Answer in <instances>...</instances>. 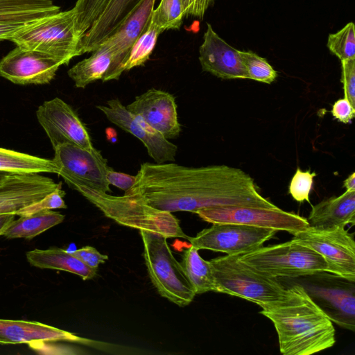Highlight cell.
Returning <instances> with one entry per match:
<instances>
[{"label":"cell","instance_id":"cell-1","mask_svg":"<svg viewBox=\"0 0 355 355\" xmlns=\"http://www.w3.org/2000/svg\"><path fill=\"white\" fill-rule=\"evenodd\" d=\"M124 194L171 213H196L225 206L278 208L259 193L249 174L227 165L187 167L145 162L140 165L135 184Z\"/></svg>","mask_w":355,"mask_h":355},{"label":"cell","instance_id":"cell-2","mask_svg":"<svg viewBox=\"0 0 355 355\" xmlns=\"http://www.w3.org/2000/svg\"><path fill=\"white\" fill-rule=\"evenodd\" d=\"M259 306L274 324L283 355H311L336 343L333 322L301 284L286 288L279 300Z\"/></svg>","mask_w":355,"mask_h":355},{"label":"cell","instance_id":"cell-3","mask_svg":"<svg viewBox=\"0 0 355 355\" xmlns=\"http://www.w3.org/2000/svg\"><path fill=\"white\" fill-rule=\"evenodd\" d=\"M69 187L78 191L105 216L120 225L159 233L167 239L188 238L179 220L171 212L150 207L129 195L112 196L78 184Z\"/></svg>","mask_w":355,"mask_h":355},{"label":"cell","instance_id":"cell-4","mask_svg":"<svg viewBox=\"0 0 355 355\" xmlns=\"http://www.w3.org/2000/svg\"><path fill=\"white\" fill-rule=\"evenodd\" d=\"M239 254L219 257L209 261L216 292L239 297L257 305L279 300L286 288L239 259Z\"/></svg>","mask_w":355,"mask_h":355},{"label":"cell","instance_id":"cell-5","mask_svg":"<svg viewBox=\"0 0 355 355\" xmlns=\"http://www.w3.org/2000/svg\"><path fill=\"white\" fill-rule=\"evenodd\" d=\"M16 46L46 53L62 65L80 55L73 8L36 20L9 39Z\"/></svg>","mask_w":355,"mask_h":355},{"label":"cell","instance_id":"cell-6","mask_svg":"<svg viewBox=\"0 0 355 355\" xmlns=\"http://www.w3.org/2000/svg\"><path fill=\"white\" fill-rule=\"evenodd\" d=\"M239 259L260 273L272 277L297 278L327 272L324 258L294 240L239 254Z\"/></svg>","mask_w":355,"mask_h":355},{"label":"cell","instance_id":"cell-7","mask_svg":"<svg viewBox=\"0 0 355 355\" xmlns=\"http://www.w3.org/2000/svg\"><path fill=\"white\" fill-rule=\"evenodd\" d=\"M150 279L159 295L179 306L189 305L196 293L181 263L174 257L164 236L139 230Z\"/></svg>","mask_w":355,"mask_h":355},{"label":"cell","instance_id":"cell-8","mask_svg":"<svg viewBox=\"0 0 355 355\" xmlns=\"http://www.w3.org/2000/svg\"><path fill=\"white\" fill-rule=\"evenodd\" d=\"M293 235V240L312 249L324 258L328 272L355 282L354 234L349 233L344 227L320 230L309 226Z\"/></svg>","mask_w":355,"mask_h":355},{"label":"cell","instance_id":"cell-9","mask_svg":"<svg viewBox=\"0 0 355 355\" xmlns=\"http://www.w3.org/2000/svg\"><path fill=\"white\" fill-rule=\"evenodd\" d=\"M326 272L309 275L307 285H301L332 322L354 331V282Z\"/></svg>","mask_w":355,"mask_h":355},{"label":"cell","instance_id":"cell-10","mask_svg":"<svg viewBox=\"0 0 355 355\" xmlns=\"http://www.w3.org/2000/svg\"><path fill=\"white\" fill-rule=\"evenodd\" d=\"M53 149V160L59 168L58 175L69 186L78 184L98 191H111L107 180L109 166L100 151L69 143L60 144Z\"/></svg>","mask_w":355,"mask_h":355},{"label":"cell","instance_id":"cell-11","mask_svg":"<svg viewBox=\"0 0 355 355\" xmlns=\"http://www.w3.org/2000/svg\"><path fill=\"white\" fill-rule=\"evenodd\" d=\"M195 214L210 223H234L286 231L293 234L308 227L306 218L280 208L225 206L205 208Z\"/></svg>","mask_w":355,"mask_h":355},{"label":"cell","instance_id":"cell-12","mask_svg":"<svg viewBox=\"0 0 355 355\" xmlns=\"http://www.w3.org/2000/svg\"><path fill=\"white\" fill-rule=\"evenodd\" d=\"M276 230L234 223H212L187 239L198 250L242 254L256 250L270 239Z\"/></svg>","mask_w":355,"mask_h":355},{"label":"cell","instance_id":"cell-13","mask_svg":"<svg viewBox=\"0 0 355 355\" xmlns=\"http://www.w3.org/2000/svg\"><path fill=\"white\" fill-rule=\"evenodd\" d=\"M36 116L53 148L69 143L94 149L85 126L72 107L61 98L44 101L38 107Z\"/></svg>","mask_w":355,"mask_h":355},{"label":"cell","instance_id":"cell-14","mask_svg":"<svg viewBox=\"0 0 355 355\" xmlns=\"http://www.w3.org/2000/svg\"><path fill=\"white\" fill-rule=\"evenodd\" d=\"M107 119L122 130L138 138L148 154L158 164L174 162L178 147L149 125L142 118L128 110L118 98L97 105Z\"/></svg>","mask_w":355,"mask_h":355},{"label":"cell","instance_id":"cell-15","mask_svg":"<svg viewBox=\"0 0 355 355\" xmlns=\"http://www.w3.org/2000/svg\"><path fill=\"white\" fill-rule=\"evenodd\" d=\"M61 63L40 51L16 46L0 60V76L17 85H45Z\"/></svg>","mask_w":355,"mask_h":355},{"label":"cell","instance_id":"cell-16","mask_svg":"<svg viewBox=\"0 0 355 355\" xmlns=\"http://www.w3.org/2000/svg\"><path fill=\"white\" fill-rule=\"evenodd\" d=\"M155 3V0H141L117 29L99 44L107 47L112 53V62L103 82L118 80L123 72V64L134 44L148 26Z\"/></svg>","mask_w":355,"mask_h":355},{"label":"cell","instance_id":"cell-17","mask_svg":"<svg viewBox=\"0 0 355 355\" xmlns=\"http://www.w3.org/2000/svg\"><path fill=\"white\" fill-rule=\"evenodd\" d=\"M62 183L36 174L7 173L0 182V214L17 213L52 192Z\"/></svg>","mask_w":355,"mask_h":355},{"label":"cell","instance_id":"cell-18","mask_svg":"<svg viewBox=\"0 0 355 355\" xmlns=\"http://www.w3.org/2000/svg\"><path fill=\"white\" fill-rule=\"evenodd\" d=\"M126 108L167 139L178 137L181 132L175 100L168 92L150 89L137 96Z\"/></svg>","mask_w":355,"mask_h":355},{"label":"cell","instance_id":"cell-19","mask_svg":"<svg viewBox=\"0 0 355 355\" xmlns=\"http://www.w3.org/2000/svg\"><path fill=\"white\" fill-rule=\"evenodd\" d=\"M70 342L98 347L102 343L79 337L71 332L36 321L0 319V344H39Z\"/></svg>","mask_w":355,"mask_h":355},{"label":"cell","instance_id":"cell-20","mask_svg":"<svg viewBox=\"0 0 355 355\" xmlns=\"http://www.w3.org/2000/svg\"><path fill=\"white\" fill-rule=\"evenodd\" d=\"M207 25L199 49L202 69L222 79L248 78L240 51L219 37L211 24Z\"/></svg>","mask_w":355,"mask_h":355},{"label":"cell","instance_id":"cell-21","mask_svg":"<svg viewBox=\"0 0 355 355\" xmlns=\"http://www.w3.org/2000/svg\"><path fill=\"white\" fill-rule=\"evenodd\" d=\"M141 0H110L96 21L80 39V55L92 53L125 21Z\"/></svg>","mask_w":355,"mask_h":355},{"label":"cell","instance_id":"cell-22","mask_svg":"<svg viewBox=\"0 0 355 355\" xmlns=\"http://www.w3.org/2000/svg\"><path fill=\"white\" fill-rule=\"evenodd\" d=\"M311 227L329 230L355 224V191H345L312 206L306 218Z\"/></svg>","mask_w":355,"mask_h":355},{"label":"cell","instance_id":"cell-23","mask_svg":"<svg viewBox=\"0 0 355 355\" xmlns=\"http://www.w3.org/2000/svg\"><path fill=\"white\" fill-rule=\"evenodd\" d=\"M28 262L39 268L63 270L80 276L83 280L94 278L97 269L92 268L71 252L58 248L35 249L26 253Z\"/></svg>","mask_w":355,"mask_h":355},{"label":"cell","instance_id":"cell-24","mask_svg":"<svg viewBox=\"0 0 355 355\" xmlns=\"http://www.w3.org/2000/svg\"><path fill=\"white\" fill-rule=\"evenodd\" d=\"M60 10L51 0H0V23L31 22Z\"/></svg>","mask_w":355,"mask_h":355},{"label":"cell","instance_id":"cell-25","mask_svg":"<svg viewBox=\"0 0 355 355\" xmlns=\"http://www.w3.org/2000/svg\"><path fill=\"white\" fill-rule=\"evenodd\" d=\"M64 215L51 210H42L28 215L19 216L5 231L7 239H31L46 230L61 223Z\"/></svg>","mask_w":355,"mask_h":355},{"label":"cell","instance_id":"cell-26","mask_svg":"<svg viewBox=\"0 0 355 355\" xmlns=\"http://www.w3.org/2000/svg\"><path fill=\"white\" fill-rule=\"evenodd\" d=\"M0 172L16 174L59 173L53 159L0 147Z\"/></svg>","mask_w":355,"mask_h":355},{"label":"cell","instance_id":"cell-27","mask_svg":"<svg viewBox=\"0 0 355 355\" xmlns=\"http://www.w3.org/2000/svg\"><path fill=\"white\" fill-rule=\"evenodd\" d=\"M92 55L70 68L67 74L77 88H85L89 84L102 80L111 62L112 53L105 46L99 45Z\"/></svg>","mask_w":355,"mask_h":355},{"label":"cell","instance_id":"cell-28","mask_svg":"<svg viewBox=\"0 0 355 355\" xmlns=\"http://www.w3.org/2000/svg\"><path fill=\"white\" fill-rule=\"evenodd\" d=\"M196 248L191 245L182 255L181 266L196 294L216 292V286L209 261L202 259Z\"/></svg>","mask_w":355,"mask_h":355},{"label":"cell","instance_id":"cell-29","mask_svg":"<svg viewBox=\"0 0 355 355\" xmlns=\"http://www.w3.org/2000/svg\"><path fill=\"white\" fill-rule=\"evenodd\" d=\"M162 31L150 19L139 38L131 49L130 54L125 62L123 70L128 71L135 67L143 65L150 58L158 36Z\"/></svg>","mask_w":355,"mask_h":355},{"label":"cell","instance_id":"cell-30","mask_svg":"<svg viewBox=\"0 0 355 355\" xmlns=\"http://www.w3.org/2000/svg\"><path fill=\"white\" fill-rule=\"evenodd\" d=\"M184 17L182 0H161L151 15V20L162 33L166 30L179 29Z\"/></svg>","mask_w":355,"mask_h":355},{"label":"cell","instance_id":"cell-31","mask_svg":"<svg viewBox=\"0 0 355 355\" xmlns=\"http://www.w3.org/2000/svg\"><path fill=\"white\" fill-rule=\"evenodd\" d=\"M109 1H76L75 6L72 8L75 12L76 30L80 40L98 18Z\"/></svg>","mask_w":355,"mask_h":355},{"label":"cell","instance_id":"cell-32","mask_svg":"<svg viewBox=\"0 0 355 355\" xmlns=\"http://www.w3.org/2000/svg\"><path fill=\"white\" fill-rule=\"evenodd\" d=\"M354 24L349 22L336 33L329 34L327 47L341 61L355 59Z\"/></svg>","mask_w":355,"mask_h":355},{"label":"cell","instance_id":"cell-33","mask_svg":"<svg viewBox=\"0 0 355 355\" xmlns=\"http://www.w3.org/2000/svg\"><path fill=\"white\" fill-rule=\"evenodd\" d=\"M240 54L248 78L268 84L272 83L276 79L277 71L265 58L251 51H240Z\"/></svg>","mask_w":355,"mask_h":355},{"label":"cell","instance_id":"cell-34","mask_svg":"<svg viewBox=\"0 0 355 355\" xmlns=\"http://www.w3.org/2000/svg\"><path fill=\"white\" fill-rule=\"evenodd\" d=\"M315 172L310 170L302 171L298 168L293 175L289 185V193L299 202L307 201L310 203L309 194L312 188Z\"/></svg>","mask_w":355,"mask_h":355},{"label":"cell","instance_id":"cell-35","mask_svg":"<svg viewBox=\"0 0 355 355\" xmlns=\"http://www.w3.org/2000/svg\"><path fill=\"white\" fill-rule=\"evenodd\" d=\"M65 192L61 185L39 201L21 209L16 216L31 214L42 210L66 209L67 206L63 200Z\"/></svg>","mask_w":355,"mask_h":355},{"label":"cell","instance_id":"cell-36","mask_svg":"<svg viewBox=\"0 0 355 355\" xmlns=\"http://www.w3.org/2000/svg\"><path fill=\"white\" fill-rule=\"evenodd\" d=\"M341 68L344 96L355 107V59L341 61Z\"/></svg>","mask_w":355,"mask_h":355},{"label":"cell","instance_id":"cell-37","mask_svg":"<svg viewBox=\"0 0 355 355\" xmlns=\"http://www.w3.org/2000/svg\"><path fill=\"white\" fill-rule=\"evenodd\" d=\"M71 253L85 265L94 269H97L99 264L104 263L108 259L107 255L101 254L92 246L83 247Z\"/></svg>","mask_w":355,"mask_h":355},{"label":"cell","instance_id":"cell-38","mask_svg":"<svg viewBox=\"0 0 355 355\" xmlns=\"http://www.w3.org/2000/svg\"><path fill=\"white\" fill-rule=\"evenodd\" d=\"M331 112L333 116L339 121L349 123L354 117L355 107L344 96V98H340L334 103Z\"/></svg>","mask_w":355,"mask_h":355},{"label":"cell","instance_id":"cell-39","mask_svg":"<svg viewBox=\"0 0 355 355\" xmlns=\"http://www.w3.org/2000/svg\"><path fill=\"white\" fill-rule=\"evenodd\" d=\"M184 17H195L203 19L208 8L214 0H182Z\"/></svg>","mask_w":355,"mask_h":355},{"label":"cell","instance_id":"cell-40","mask_svg":"<svg viewBox=\"0 0 355 355\" xmlns=\"http://www.w3.org/2000/svg\"><path fill=\"white\" fill-rule=\"evenodd\" d=\"M107 180L110 185L112 184L125 192L135 184L136 175L117 172L109 168L107 172Z\"/></svg>","mask_w":355,"mask_h":355},{"label":"cell","instance_id":"cell-41","mask_svg":"<svg viewBox=\"0 0 355 355\" xmlns=\"http://www.w3.org/2000/svg\"><path fill=\"white\" fill-rule=\"evenodd\" d=\"M33 21L0 23V40H9L15 34Z\"/></svg>","mask_w":355,"mask_h":355},{"label":"cell","instance_id":"cell-42","mask_svg":"<svg viewBox=\"0 0 355 355\" xmlns=\"http://www.w3.org/2000/svg\"><path fill=\"white\" fill-rule=\"evenodd\" d=\"M15 216L13 214H0V236L3 235L5 231L15 220Z\"/></svg>","mask_w":355,"mask_h":355},{"label":"cell","instance_id":"cell-43","mask_svg":"<svg viewBox=\"0 0 355 355\" xmlns=\"http://www.w3.org/2000/svg\"><path fill=\"white\" fill-rule=\"evenodd\" d=\"M343 186L346 191H355V173H352L344 181Z\"/></svg>","mask_w":355,"mask_h":355},{"label":"cell","instance_id":"cell-44","mask_svg":"<svg viewBox=\"0 0 355 355\" xmlns=\"http://www.w3.org/2000/svg\"><path fill=\"white\" fill-rule=\"evenodd\" d=\"M107 139L111 142H115L116 140V133L115 130L112 128H108L105 131Z\"/></svg>","mask_w":355,"mask_h":355},{"label":"cell","instance_id":"cell-45","mask_svg":"<svg viewBox=\"0 0 355 355\" xmlns=\"http://www.w3.org/2000/svg\"><path fill=\"white\" fill-rule=\"evenodd\" d=\"M7 173L0 172V182L5 178Z\"/></svg>","mask_w":355,"mask_h":355}]
</instances>
